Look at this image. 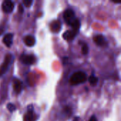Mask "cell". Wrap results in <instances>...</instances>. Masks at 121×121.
Segmentation results:
<instances>
[{"instance_id":"8992f818","label":"cell","mask_w":121,"mask_h":121,"mask_svg":"<svg viewBox=\"0 0 121 121\" xmlns=\"http://www.w3.org/2000/svg\"><path fill=\"white\" fill-rule=\"evenodd\" d=\"M37 120V116L33 109V108H29L27 113L24 115L23 121H35Z\"/></svg>"},{"instance_id":"6da1fadb","label":"cell","mask_w":121,"mask_h":121,"mask_svg":"<svg viewBox=\"0 0 121 121\" xmlns=\"http://www.w3.org/2000/svg\"><path fill=\"white\" fill-rule=\"evenodd\" d=\"M86 74L83 71H78L72 75L69 79V82L72 85H78L79 84H83L86 82Z\"/></svg>"},{"instance_id":"4fadbf2b","label":"cell","mask_w":121,"mask_h":121,"mask_svg":"<svg viewBox=\"0 0 121 121\" xmlns=\"http://www.w3.org/2000/svg\"><path fill=\"white\" fill-rule=\"evenodd\" d=\"M89 82L92 86H95L96 84H97V83L99 82V79L96 76L91 75L89 77Z\"/></svg>"},{"instance_id":"7a4b0ae2","label":"cell","mask_w":121,"mask_h":121,"mask_svg":"<svg viewBox=\"0 0 121 121\" xmlns=\"http://www.w3.org/2000/svg\"><path fill=\"white\" fill-rule=\"evenodd\" d=\"M13 59H14V57L12 54L8 53L6 55L4 62L0 66V77L4 76L6 74V72L9 69V67L11 65V64L13 61Z\"/></svg>"},{"instance_id":"d6986e66","label":"cell","mask_w":121,"mask_h":121,"mask_svg":"<svg viewBox=\"0 0 121 121\" xmlns=\"http://www.w3.org/2000/svg\"><path fill=\"white\" fill-rule=\"evenodd\" d=\"M4 28H3V27H0V35L2 34V33L4 32Z\"/></svg>"},{"instance_id":"277c9868","label":"cell","mask_w":121,"mask_h":121,"mask_svg":"<svg viewBox=\"0 0 121 121\" xmlns=\"http://www.w3.org/2000/svg\"><path fill=\"white\" fill-rule=\"evenodd\" d=\"M20 60L21 62L26 65H33L35 61V57L33 55H26L23 54L21 55Z\"/></svg>"},{"instance_id":"5b68a950","label":"cell","mask_w":121,"mask_h":121,"mask_svg":"<svg viewBox=\"0 0 121 121\" xmlns=\"http://www.w3.org/2000/svg\"><path fill=\"white\" fill-rule=\"evenodd\" d=\"M1 8L4 13H10L13 11L14 9V3L12 1L10 0H5L2 3Z\"/></svg>"},{"instance_id":"7c38bea8","label":"cell","mask_w":121,"mask_h":121,"mask_svg":"<svg viewBox=\"0 0 121 121\" xmlns=\"http://www.w3.org/2000/svg\"><path fill=\"white\" fill-rule=\"evenodd\" d=\"M35 42H36L35 38L33 35H28L24 38V43L28 47H33L35 44Z\"/></svg>"},{"instance_id":"2e32d148","label":"cell","mask_w":121,"mask_h":121,"mask_svg":"<svg viewBox=\"0 0 121 121\" xmlns=\"http://www.w3.org/2000/svg\"><path fill=\"white\" fill-rule=\"evenodd\" d=\"M33 1L32 0H24L23 1V4L25 5V6L26 7H30V6H31V5H32V4H33Z\"/></svg>"},{"instance_id":"30bf717a","label":"cell","mask_w":121,"mask_h":121,"mask_svg":"<svg viewBox=\"0 0 121 121\" xmlns=\"http://www.w3.org/2000/svg\"><path fill=\"white\" fill-rule=\"evenodd\" d=\"M13 34L10 33L6 34L4 38H3V43L5 44V45L8 48H10L11 45L13 43Z\"/></svg>"},{"instance_id":"8fae6325","label":"cell","mask_w":121,"mask_h":121,"mask_svg":"<svg viewBox=\"0 0 121 121\" xmlns=\"http://www.w3.org/2000/svg\"><path fill=\"white\" fill-rule=\"evenodd\" d=\"M77 33H76L73 30H67L66 32H65L63 33V38L66 40L71 41V40H72L77 36Z\"/></svg>"},{"instance_id":"9a60e30c","label":"cell","mask_w":121,"mask_h":121,"mask_svg":"<svg viewBox=\"0 0 121 121\" xmlns=\"http://www.w3.org/2000/svg\"><path fill=\"white\" fill-rule=\"evenodd\" d=\"M6 107H7V109L11 112V113H12V112H13L14 111H16V106H15V105H13V104H7V106H6Z\"/></svg>"},{"instance_id":"9c48e42d","label":"cell","mask_w":121,"mask_h":121,"mask_svg":"<svg viewBox=\"0 0 121 121\" xmlns=\"http://www.w3.org/2000/svg\"><path fill=\"white\" fill-rule=\"evenodd\" d=\"M13 89H14V91L16 92V94H20L23 89V82L21 81H20L19 79H15L13 80Z\"/></svg>"},{"instance_id":"5bb4252c","label":"cell","mask_w":121,"mask_h":121,"mask_svg":"<svg viewBox=\"0 0 121 121\" xmlns=\"http://www.w3.org/2000/svg\"><path fill=\"white\" fill-rule=\"evenodd\" d=\"M82 53L84 55L88 54V52H89V47H88L87 44H86V43L83 44V45L82 47Z\"/></svg>"},{"instance_id":"3957f363","label":"cell","mask_w":121,"mask_h":121,"mask_svg":"<svg viewBox=\"0 0 121 121\" xmlns=\"http://www.w3.org/2000/svg\"><path fill=\"white\" fill-rule=\"evenodd\" d=\"M63 18L67 24L71 26V24L77 19L75 16L74 11L72 9H67L65 11L63 14Z\"/></svg>"},{"instance_id":"ba28073f","label":"cell","mask_w":121,"mask_h":121,"mask_svg":"<svg viewBox=\"0 0 121 121\" xmlns=\"http://www.w3.org/2000/svg\"><path fill=\"white\" fill-rule=\"evenodd\" d=\"M62 28V23L59 20L53 21L50 24V29L54 33H58Z\"/></svg>"},{"instance_id":"52a82bcc","label":"cell","mask_w":121,"mask_h":121,"mask_svg":"<svg viewBox=\"0 0 121 121\" xmlns=\"http://www.w3.org/2000/svg\"><path fill=\"white\" fill-rule=\"evenodd\" d=\"M94 41L99 46H105L107 45L106 38L102 35H97L94 37Z\"/></svg>"},{"instance_id":"e0dca14e","label":"cell","mask_w":121,"mask_h":121,"mask_svg":"<svg viewBox=\"0 0 121 121\" xmlns=\"http://www.w3.org/2000/svg\"><path fill=\"white\" fill-rule=\"evenodd\" d=\"M18 11H19V12L21 13H23V6L21 4H20L19 6H18Z\"/></svg>"},{"instance_id":"ac0fdd59","label":"cell","mask_w":121,"mask_h":121,"mask_svg":"<svg viewBox=\"0 0 121 121\" xmlns=\"http://www.w3.org/2000/svg\"><path fill=\"white\" fill-rule=\"evenodd\" d=\"M89 121H97V119H96V117L95 116H92L90 119H89Z\"/></svg>"}]
</instances>
